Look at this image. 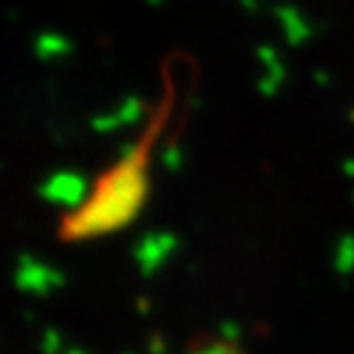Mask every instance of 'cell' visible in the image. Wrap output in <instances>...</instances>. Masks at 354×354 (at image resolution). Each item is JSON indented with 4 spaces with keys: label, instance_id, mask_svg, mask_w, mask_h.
<instances>
[{
    "label": "cell",
    "instance_id": "obj_16",
    "mask_svg": "<svg viewBox=\"0 0 354 354\" xmlns=\"http://www.w3.org/2000/svg\"><path fill=\"white\" fill-rule=\"evenodd\" d=\"M344 172H347V177H354V160L344 162Z\"/></svg>",
    "mask_w": 354,
    "mask_h": 354
},
{
    "label": "cell",
    "instance_id": "obj_19",
    "mask_svg": "<svg viewBox=\"0 0 354 354\" xmlns=\"http://www.w3.org/2000/svg\"><path fill=\"white\" fill-rule=\"evenodd\" d=\"M138 308H140V313H145V310H148V303H145V300H140Z\"/></svg>",
    "mask_w": 354,
    "mask_h": 354
},
{
    "label": "cell",
    "instance_id": "obj_13",
    "mask_svg": "<svg viewBox=\"0 0 354 354\" xmlns=\"http://www.w3.org/2000/svg\"><path fill=\"white\" fill-rule=\"evenodd\" d=\"M162 165L167 167V170H180V165H183V153H180V148L177 145H170V148L162 153Z\"/></svg>",
    "mask_w": 354,
    "mask_h": 354
},
{
    "label": "cell",
    "instance_id": "obj_12",
    "mask_svg": "<svg viewBox=\"0 0 354 354\" xmlns=\"http://www.w3.org/2000/svg\"><path fill=\"white\" fill-rule=\"evenodd\" d=\"M259 57H261V62L268 66V72H281L283 69L281 59H278V52L273 50V47H259Z\"/></svg>",
    "mask_w": 354,
    "mask_h": 354
},
{
    "label": "cell",
    "instance_id": "obj_4",
    "mask_svg": "<svg viewBox=\"0 0 354 354\" xmlns=\"http://www.w3.org/2000/svg\"><path fill=\"white\" fill-rule=\"evenodd\" d=\"M177 249V239L172 234H148L136 246V263L143 271V276H153L158 268L167 261V256Z\"/></svg>",
    "mask_w": 354,
    "mask_h": 354
},
{
    "label": "cell",
    "instance_id": "obj_20",
    "mask_svg": "<svg viewBox=\"0 0 354 354\" xmlns=\"http://www.w3.org/2000/svg\"><path fill=\"white\" fill-rule=\"evenodd\" d=\"M162 0H150V6H160Z\"/></svg>",
    "mask_w": 354,
    "mask_h": 354
},
{
    "label": "cell",
    "instance_id": "obj_1",
    "mask_svg": "<svg viewBox=\"0 0 354 354\" xmlns=\"http://www.w3.org/2000/svg\"><path fill=\"white\" fill-rule=\"evenodd\" d=\"M145 197V175L140 167V150L136 145L123 150V160L104 180L94 199H88L74 219L66 221L69 236H94L126 227L140 209Z\"/></svg>",
    "mask_w": 354,
    "mask_h": 354
},
{
    "label": "cell",
    "instance_id": "obj_9",
    "mask_svg": "<svg viewBox=\"0 0 354 354\" xmlns=\"http://www.w3.org/2000/svg\"><path fill=\"white\" fill-rule=\"evenodd\" d=\"M189 354H241V349L234 347V342H212V344H205V347L194 349Z\"/></svg>",
    "mask_w": 354,
    "mask_h": 354
},
{
    "label": "cell",
    "instance_id": "obj_3",
    "mask_svg": "<svg viewBox=\"0 0 354 354\" xmlns=\"http://www.w3.org/2000/svg\"><path fill=\"white\" fill-rule=\"evenodd\" d=\"M42 197L52 205H59V207H82L88 197V185L82 175L77 172H57L52 175L47 183L42 185Z\"/></svg>",
    "mask_w": 354,
    "mask_h": 354
},
{
    "label": "cell",
    "instance_id": "obj_21",
    "mask_svg": "<svg viewBox=\"0 0 354 354\" xmlns=\"http://www.w3.org/2000/svg\"><path fill=\"white\" fill-rule=\"evenodd\" d=\"M66 354H86V352H79V349H72V352H66Z\"/></svg>",
    "mask_w": 354,
    "mask_h": 354
},
{
    "label": "cell",
    "instance_id": "obj_11",
    "mask_svg": "<svg viewBox=\"0 0 354 354\" xmlns=\"http://www.w3.org/2000/svg\"><path fill=\"white\" fill-rule=\"evenodd\" d=\"M39 349H42V354H59L62 349V337L59 332L55 330H47L42 335V342H39Z\"/></svg>",
    "mask_w": 354,
    "mask_h": 354
},
{
    "label": "cell",
    "instance_id": "obj_15",
    "mask_svg": "<svg viewBox=\"0 0 354 354\" xmlns=\"http://www.w3.org/2000/svg\"><path fill=\"white\" fill-rule=\"evenodd\" d=\"M150 354H165V344H162L160 335H155V337L150 339Z\"/></svg>",
    "mask_w": 354,
    "mask_h": 354
},
{
    "label": "cell",
    "instance_id": "obj_10",
    "mask_svg": "<svg viewBox=\"0 0 354 354\" xmlns=\"http://www.w3.org/2000/svg\"><path fill=\"white\" fill-rule=\"evenodd\" d=\"M283 69L281 72H268L266 74V79L259 84V88H261V94L263 96H276V91L281 88V82H283Z\"/></svg>",
    "mask_w": 354,
    "mask_h": 354
},
{
    "label": "cell",
    "instance_id": "obj_22",
    "mask_svg": "<svg viewBox=\"0 0 354 354\" xmlns=\"http://www.w3.org/2000/svg\"><path fill=\"white\" fill-rule=\"evenodd\" d=\"M349 116H352V123H354V111H352V113H349Z\"/></svg>",
    "mask_w": 354,
    "mask_h": 354
},
{
    "label": "cell",
    "instance_id": "obj_6",
    "mask_svg": "<svg viewBox=\"0 0 354 354\" xmlns=\"http://www.w3.org/2000/svg\"><path fill=\"white\" fill-rule=\"evenodd\" d=\"M278 17H281V25L286 30V37L290 44H303L310 37V32H313L310 25L305 22V17L295 8H281Z\"/></svg>",
    "mask_w": 354,
    "mask_h": 354
},
{
    "label": "cell",
    "instance_id": "obj_5",
    "mask_svg": "<svg viewBox=\"0 0 354 354\" xmlns=\"http://www.w3.org/2000/svg\"><path fill=\"white\" fill-rule=\"evenodd\" d=\"M140 113H143V104H140L138 99H128L126 104L116 111V113H111V116H104V118H99V121H94V128H96V131L109 133V131H113V128H118V126L136 123L140 118Z\"/></svg>",
    "mask_w": 354,
    "mask_h": 354
},
{
    "label": "cell",
    "instance_id": "obj_2",
    "mask_svg": "<svg viewBox=\"0 0 354 354\" xmlns=\"http://www.w3.org/2000/svg\"><path fill=\"white\" fill-rule=\"evenodd\" d=\"M62 283H64V276L59 271L39 263L32 256H20V263H17V273H15V286L20 290L32 295H47L55 288H59Z\"/></svg>",
    "mask_w": 354,
    "mask_h": 354
},
{
    "label": "cell",
    "instance_id": "obj_8",
    "mask_svg": "<svg viewBox=\"0 0 354 354\" xmlns=\"http://www.w3.org/2000/svg\"><path fill=\"white\" fill-rule=\"evenodd\" d=\"M335 268H337L342 276H349V273L354 271V236L352 234L339 239L337 249H335Z\"/></svg>",
    "mask_w": 354,
    "mask_h": 354
},
{
    "label": "cell",
    "instance_id": "obj_7",
    "mask_svg": "<svg viewBox=\"0 0 354 354\" xmlns=\"http://www.w3.org/2000/svg\"><path fill=\"white\" fill-rule=\"evenodd\" d=\"M37 55L42 57V59H57V57H64L69 55V42H66L64 37H57V35H42V37L37 39Z\"/></svg>",
    "mask_w": 354,
    "mask_h": 354
},
{
    "label": "cell",
    "instance_id": "obj_23",
    "mask_svg": "<svg viewBox=\"0 0 354 354\" xmlns=\"http://www.w3.org/2000/svg\"><path fill=\"white\" fill-rule=\"evenodd\" d=\"M126 354H131V352H126Z\"/></svg>",
    "mask_w": 354,
    "mask_h": 354
},
{
    "label": "cell",
    "instance_id": "obj_17",
    "mask_svg": "<svg viewBox=\"0 0 354 354\" xmlns=\"http://www.w3.org/2000/svg\"><path fill=\"white\" fill-rule=\"evenodd\" d=\"M315 79H317V84H320V86H327V74H315Z\"/></svg>",
    "mask_w": 354,
    "mask_h": 354
},
{
    "label": "cell",
    "instance_id": "obj_18",
    "mask_svg": "<svg viewBox=\"0 0 354 354\" xmlns=\"http://www.w3.org/2000/svg\"><path fill=\"white\" fill-rule=\"evenodd\" d=\"M241 6L246 8V10H256V3H254V0H241Z\"/></svg>",
    "mask_w": 354,
    "mask_h": 354
},
{
    "label": "cell",
    "instance_id": "obj_14",
    "mask_svg": "<svg viewBox=\"0 0 354 354\" xmlns=\"http://www.w3.org/2000/svg\"><path fill=\"white\" fill-rule=\"evenodd\" d=\"M219 335L221 339H227V342H239L241 339V327L236 325V322H221L219 325Z\"/></svg>",
    "mask_w": 354,
    "mask_h": 354
}]
</instances>
